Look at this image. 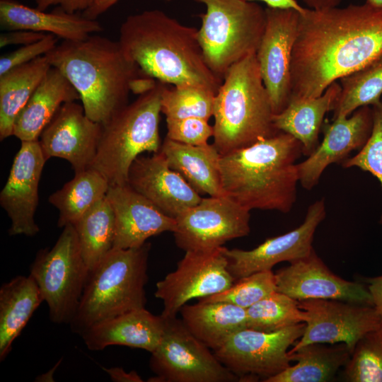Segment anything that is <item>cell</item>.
<instances>
[{"instance_id":"cell-1","label":"cell","mask_w":382,"mask_h":382,"mask_svg":"<svg viewBox=\"0 0 382 382\" xmlns=\"http://www.w3.org/2000/svg\"><path fill=\"white\" fill-rule=\"evenodd\" d=\"M382 57V9L364 3L300 13L291 59V96H321Z\"/></svg>"},{"instance_id":"cell-2","label":"cell","mask_w":382,"mask_h":382,"mask_svg":"<svg viewBox=\"0 0 382 382\" xmlns=\"http://www.w3.org/2000/svg\"><path fill=\"white\" fill-rule=\"evenodd\" d=\"M46 56L78 91L86 116L101 125L128 104L131 91L139 95L157 81L125 54L118 41L103 36L63 40Z\"/></svg>"},{"instance_id":"cell-3","label":"cell","mask_w":382,"mask_h":382,"mask_svg":"<svg viewBox=\"0 0 382 382\" xmlns=\"http://www.w3.org/2000/svg\"><path fill=\"white\" fill-rule=\"evenodd\" d=\"M125 54L147 76L175 86H195L216 93L223 79L207 64L198 29L154 9L130 15L120 28Z\"/></svg>"},{"instance_id":"cell-4","label":"cell","mask_w":382,"mask_h":382,"mask_svg":"<svg viewBox=\"0 0 382 382\" xmlns=\"http://www.w3.org/2000/svg\"><path fill=\"white\" fill-rule=\"evenodd\" d=\"M301 154V142L283 132L221 154L224 195L250 211L288 213L296 199L299 180L296 161Z\"/></svg>"},{"instance_id":"cell-5","label":"cell","mask_w":382,"mask_h":382,"mask_svg":"<svg viewBox=\"0 0 382 382\" xmlns=\"http://www.w3.org/2000/svg\"><path fill=\"white\" fill-rule=\"evenodd\" d=\"M256 54L233 64L214 96V145L220 154L248 146L279 131Z\"/></svg>"},{"instance_id":"cell-6","label":"cell","mask_w":382,"mask_h":382,"mask_svg":"<svg viewBox=\"0 0 382 382\" xmlns=\"http://www.w3.org/2000/svg\"><path fill=\"white\" fill-rule=\"evenodd\" d=\"M151 244L113 248L91 271L74 317L73 332L81 335L93 325L127 312L145 308L148 257Z\"/></svg>"},{"instance_id":"cell-7","label":"cell","mask_w":382,"mask_h":382,"mask_svg":"<svg viewBox=\"0 0 382 382\" xmlns=\"http://www.w3.org/2000/svg\"><path fill=\"white\" fill-rule=\"evenodd\" d=\"M166 84L156 81L153 87L102 125L90 168L100 173L110 185L127 184L130 167L141 154L160 151L158 124L161 93Z\"/></svg>"},{"instance_id":"cell-8","label":"cell","mask_w":382,"mask_h":382,"mask_svg":"<svg viewBox=\"0 0 382 382\" xmlns=\"http://www.w3.org/2000/svg\"><path fill=\"white\" fill-rule=\"evenodd\" d=\"M202 3L199 41L209 69L223 79L236 62L256 53L263 35L266 13L248 0H193Z\"/></svg>"},{"instance_id":"cell-9","label":"cell","mask_w":382,"mask_h":382,"mask_svg":"<svg viewBox=\"0 0 382 382\" xmlns=\"http://www.w3.org/2000/svg\"><path fill=\"white\" fill-rule=\"evenodd\" d=\"M90 274L72 224L63 228L54 246L40 250L30 265L54 323L69 324L75 316Z\"/></svg>"},{"instance_id":"cell-10","label":"cell","mask_w":382,"mask_h":382,"mask_svg":"<svg viewBox=\"0 0 382 382\" xmlns=\"http://www.w3.org/2000/svg\"><path fill=\"white\" fill-rule=\"evenodd\" d=\"M165 320L161 340L152 352L150 368L154 382H237L210 348L194 336L181 319Z\"/></svg>"},{"instance_id":"cell-11","label":"cell","mask_w":382,"mask_h":382,"mask_svg":"<svg viewBox=\"0 0 382 382\" xmlns=\"http://www.w3.org/2000/svg\"><path fill=\"white\" fill-rule=\"evenodd\" d=\"M305 326L301 323L274 332L246 328L214 352L240 381H256L260 378L265 381L291 365L288 349L301 338Z\"/></svg>"},{"instance_id":"cell-12","label":"cell","mask_w":382,"mask_h":382,"mask_svg":"<svg viewBox=\"0 0 382 382\" xmlns=\"http://www.w3.org/2000/svg\"><path fill=\"white\" fill-rule=\"evenodd\" d=\"M225 248L185 251L176 269L156 283L154 296L163 301L164 319L176 317L190 300L221 293L233 284Z\"/></svg>"},{"instance_id":"cell-13","label":"cell","mask_w":382,"mask_h":382,"mask_svg":"<svg viewBox=\"0 0 382 382\" xmlns=\"http://www.w3.org/2000/svg\"><path fill=\"white\" fill-rule=\"evenodd\" d=\"M250 217V210L226 195L202 197L175 219V243L185 252L219 248L248 236Z\"/></svg>"},{"instance_id":"cell-14","label":"cell","mask_w":382,"mask_h":382,"mask_svg":"<svg viewBox=\"0 0 382 382\" xmlns=\"http://www.w3.org/2000/svg\"><path fill=\"white\" fill-rule=\"evenodd\" d=\"M306 324L301 338L289 350L311 343H344L353 352L359 340L376 328L381 314L374 306L334 299L299 301Z\"/></svg>"},{"instance_id":"cell-15","label":"cell","mask_w":382,"mask_h":382,"mask_svg":"<svg viewBox=\"0 0 382 382\" xmlns=\"http://www.w3.org/2000/svg\"><path fill=\"white\" fill-rule=\"evenodd\" d=\"M265 13V30L255 54L276 115L286 107L291 96V59L300 12L267 6Z\"/></svg>"},{"instance_id":"cell-16","label":"cell","mask_w":382,"mask_h":382,"mask_svg":"<svg viewBox=\"0 0 382 382\" xmlns=\"http://www.w3.org/2000/svg\"><path fill=\"white\" fill-rule=\"evenodd\" d=\"M47 160L39 139L21 141L0 193V204L11 221L10 236H34L40 231L35 214L39 182Z\"/></svg>"},{"instance_id":"cell-17","label":"cell","mask_w":382,"mask_h":382,"mask_svg":"<svg viewBox=\"0 0 382 382\" xmlns=\"http://www.w3.org/2000/svg\"><path fill=\"white\" fill-rule=\"evenodd\" d=\"M325 214L324 199H321L309 206L303 222L297 228L270 238L252 250L226 248L228 271L237 280L257 272L272 270L279 262H290L308 256L313 250L316 230Z\"/></svg>"},{"instance_id":"cell-18","label":"cell","mask_w":382,"mask_h":382,"mask_svg":"<svg viewBox=\"0 0 382 382\" xmlns=\"http://www.w3.org/2000/svg\"><path fill=\"white\" fill-rule=\"evenodd\" d=\"M275 277L277 291L297 301L334 299L374 306L367 287L335 274L314 250L279 269Z\"/></svg>"},{"instance_id":"cell-19","label":"cell","mask_w":382,"mask_h":382,"mask_svg":"<svg viewBox=\"0 0 382 382\" xmlns=\"http://www.w3.org/2000/svg\"><path fill=\"white\" fill-rule=\"evenodd\" d=\"M102 125L88 117L82 105L63 104L42 130L39 142L47 159L66 160L74 172L90 168L96 156Z\"/></svg>"},{"instance_id":"cell-20","label":"cell","mask_w":382,"mask_h":382,"mask_svg":"<svg viewBox=\"0 0 382 382\" xmlns=\"http://www.w3.org/2000/svg\"><path fill=\"white\" fill-rule=\"evenodd\" d=\"M127 185L175 219L202 199L185 178L169 166L161 151L137 158L130 167Z\"/></svg>"},{"instance_id":"cell-21","label":"cell","mask_w":382,"mask_h":382,"mask_svg":"<svg viewBox=\"0 0 382 382\" xmlns=\"http://www.w3.org/2000/svg\"><path fill=\"white\" fill-rule=\"evenodd\" d=\"M373 126L372 108L363 106L348 117L338 116L325 128L324 138L308 158L296 164L302 187L311 190L330 164L344 161L355 149H361Z\"/></svg>"},{"instance_id":"cell-22","label":"cell","mask_w":382,"mask_h":382,"mask_svg":"<svg viewBox=\"0 0 382 382\" xmlns=\"http://www.w3.org/2000/svg\"><path fill=\"white\" fill-rule=\"evenodd\" d=\"M106 197L115 219L113 248L127 249L143 245L151 236L176 228V221L145 197L129 187L110 185Z\"/></svg>"},{"instance_id":"cell-23","label":"cell","mask_w":382,"mask_h":382,"mask_svg":"<svg viewBox=\"0 0 382 382\" xmlns=\"http://www.w3.org/2000/svg\"><path fill=\"white\" fill-rule=\"evenodd\" d=\"M165 320L145 308L133 310L97 323L81 337L87 348L100 351L111 345H122L154 352L159 345Z\"/></svg>"},{"instance_id":"cell-24","label":"cell","mask_w":382,"mask_h":382,"mask_svg":"<svg viewBox=\"0 0 382 382\" xmlns=\"http://www.w3.org/2000/svg\"><path fill=\"white\" fill-rule=\"evenodd\" d=\"M0 27L2 30H26L47 32L64 40L87 39L103 27L96 20L69 13L57 7L50 13L31 8L16 0H0Z\"/></svg>"},{"instance_id":"cell-25","label":"cell","mask_w":382,"mask_h":382,"mask_svg":"<svg viewBox=\"0 0 382 382\" xmlns=\"http://www.w3.org/2000/svg\"><path fill=\"white\" fill-rule=\"evenodd\" d=\"M80 99L69 81L52 66L17 115L13 135L22 141H35L61 106Z\"/></svg>"},{"instance_id":"cell-26","label":"cell","mask_w":382,"mask_h":382,"mask_svg":"<svg viewBox=\"0 0 382 382\" xmlns=\"http://www.w3.org/2000/svg\"><path fill=\"white\" fill-rule=\"evenodd\" d=\"M160 151L169 166L200 195H224L221 180V154L214 144L193 146L166 137Z\"/></svg>"},{"instance_id":"cell-27","label":"cell","mask_w":382,"mask_h":382,"mask_svg":"<svg viewBox=\"0 0 382 382\" xmlns=\"http://www.w3.org/2000/svg\"><path fill=\"white\" fill-rule=\"evenodd\" d=\"M341 86L332 83L319 97L290 100L286 107L273 117L274 127L299 140L303 155L310 156L319 145L318 136L324 117L333 110Z\"/></svg>"},{"instance_id":"cell-28","label":"cell","mask_w":382,"mask_h":382,"mask_svg":"<svg viewBox=\"0 0 382 382\" xmlns=\"http://www.w3.org/2000/svg\"><path fill=\"white\" fill-rule=\"evenodd\" d=\"M188 330L214 351L236 332L247 328L246 309L226 302L185 304L180 310Z\"/></svg>"},{"instance_id":"cell-29","label":"cell","mask_w":382,"mask_h":382,"mask_svg":"<svg viewBox=\"0 0 382 382\" xmlns=\"http://www.w3.org/2000/svg\"><path fill=\"white\" fill-rule=\"evenodd\" d=\"M44 301L32 276H17L0 288V360L11 350L12 344L35 311Z\"/></svg>"},{"instance_id":"cell-30","label":"cell","mask_w":382,"mask_h":382,"mask_svg":"<svg viewBox=\"0 0 382 382\" xmlns=\"http://www.w3.org/2000/svg\"><path fill=\"white\" fill-rule=\"evenodd\" d=\"M295 362L265 382H326L348 362L352 352L344 343H311L288 352Z\"/></svg>"},{"instance_id":"cell-31","label":"cell","mask_w":382,"mask_h":382,"mask_svg":"<svg viewBox=\"0 0 382 382\" xmlns=\"http://www.w3.org/2000/svg\"><path fill=\"white\" fill-rule=\"evenodd\" d=\"M52 65L45 55L0 76V140L13 135L15 120Z\"/></svg>"},{"instance_id":"cell-32","label":"cell","mask_w":382,"mask_h":382,"mask_svg":"<svg viewBox=\"0 0 382 382\" xmlns=\"http://www.w3.org/2000/svg\"><path fill=\"white\" fill-rule=\"evenodd\" d=\"M109 187L108 180L93 168L76 172L71 180L48 198L49 202L59 211L58 227L74 224L106 196Z\"/></svg>"},{"instance_id":"cell-33","label":"cell","mask_w":382,"mask_h":382,"mask_svg":"<svg viewBox=\"0 0 382 382\" xmlns=\"http://www.w3.org/2000/svg\"><path fill=\"white\" fill-rule=\"evenodd\" d=\"M83 258L91 272L113 249L115 219L106 196L74 224Z\"/></svg>"},{"instance_id":"cell-34","label":"cell","mask_w":382,"mask_h":382,"mask_svg":"<svg viewBox=\"0 0 382 382\" xmlns=\"http://www.w3.org/2000/svg\"><path fill=\"white\" fill-rule=\"evenodd\" d=\"M341 91L333 109V118L348 117L363 106L381 101L382 57L364 68L340 79Z\"/></svg>"},{"instance_id":"cell-35","label":"cell","mask_w":382,"mask_h":382,"mask_svg":"<svg viewBox=\"0 0 382 382\" xmlns=\"http://www.w3.org/2000/svg\"><path fill=\"white\" fill-rule=\"evenodd\" d=\"M247 328L263 332L281 330L304 323L299 301L274 291L246 309Z\"/></svg>"},{"instance_id":"cell-36","label":"cell","mask_w":382,"mask_h":382,"mask_svg":"<svg viewBox=\"0 0 382 382\" xmlns=\"http://www.w3.org/2000/svg\"><path fill=\"white\" fill-rule=\"evenodd\" d=\"M215 95L212 91L195 86L168 88L166 84L161 93V112L166 119L199 117L209 120L213 116Z\"/></svg>"},{"instance_id":"cell-37","label":"cell","mask_w":382,"mask_h":382,"mask_svg":"<svg viewBox=\"0 0 382 382\" xmlns=\"http://www.w3.org/2000/svg\"><path fill=\"white\" fill-rule=\"evenodd\" d=\"M344 368L347 381L382 382V314L377 327L359 340Z\"/></svg>"},{"instance_id":"cell-38","label":"cell","mask_w":382,"mask_h":382,"mask_svg":"<svg viewBox=\"0 0 382 382\" xmlns=\"http://www.w3.org/2000/svg\"><path fill=\"white\" fill-rule=\"evenodd\" d=\"M276 291L275 273L263 270L238 279L228 289L199 301L226 302L247 309Z\"/></svg>"},{"instance_id":"cell-39","label":"cell","mask_w":382,"mask_h":382,"mask_svg":"<svg viewBox=\"0 0 382 382\" xmlns=\"http://www.w3.org/2000/svg\"><path fill=\"white\" fill-rule=\"evenodd\" d=\"M372 115V130L368 140L357 154L342 162V166L357 167L369 172L382 188V100L373 105ZM379 223L382 224V213Z\"/></svg>"},{"instance_id":"cell-40","label":"cell","mask_w":382,"mask_h":382,"mask_svg":"<svg viewBox=\"0 0 382 382\" xmlns=\"http://www.w3.org/2000/svg\"><path fill=\"white\" fill-rule=\"evenodd\" d=\"M166 137L173 141L193 146L208 144L214 135V128L208 120L199 117L166 119Z\"/></svg>"},{"instance_id":"cell-41","label":"cell","mask_w":382,"mask_h":382,"mask_svg":"<svg viewBox=\"0 0 382 382\" xmlns=\"http://www.w3.org/2000/svg\"><path fill=\"white\" fill-rule=\"evenodd\" d=\"M57 41V36L48 33L39 41L22 45L18 49L2 55L0 58V76L16 66L45 55L56 47Z\"/></svg>"},{"instance_id":"cell-42","label":"cell","mask_w":382,"mask_h":382,"mask_svg":"<svg viewBox=\"0 0 382 382\" xmlns=\"http://www.w3.org/2000/svg\"><path fill=\"white\" fill-rule=\"evenodd\" d=\"M46 35L26 30H9L0 35V47L11 45H28L39 41Z\"/></svg>"},{"instance_id":"cell-43","label":"cell","mask_w":382,"mask_h":382,"mask_svg":"<svg viewBox=\"0 0 382 382\" xmlns=\"http://www.w3.org/2000/svg\"><path fill=\"white\" fill-rule=\"evenodd\" d=\"M97 0H36V8L45 11L52 6H58L69 13L85 11L91 8Z\"/></svg>"},{"instance_id":"cell-44","label":"cell","mask_w":382,"mask_h":382,"mask_svg":"<svg viewBox=\"0 0 382 382\" xmlns=\"http://www.w3.org/2000/svg\"><path fill=\"white\" fill-rule=\"evenodd\" d=\"M115 382H142L144 380L135 371H125L122 367H112L103 369Z\"/></svg>"},{"instance_id":"cell-45","label":"cell","mask_w":382,"mask_h":382,"mask_svg":"<svg viewBox=\"0 0 382 382\" xmlns=\"http://www.w3.org/2000/svg\"><path fill=\"white\" fill-rule=\"evenodd\" d=\"M368 289L371 295L376 310L382 314V275L366 279Z\"/></svg>"},{"instance_id":"cell-46","label":"cell","mask_w":382,"mask_h":382,"mask_svg":"<svg viewBox=\"0 0 382 382\" xmlns=\"http://www.w3.org/2000/svg\"><path fill=\"white\" fill-rule=\"evenodd\" d=\"M119 0H97L91 8L83 11L82 15L87 18L96 20L99 16L108 11Z\"/></svg>"},{"instance_id":"cell-47","label":"cell","mask_w":382,"mask_h":382,"mask_svg":"<svg viewBox=\"0 0 382 382\" xmlns=\"http://www.w3.org/2000/svg\"><path fill=\"white\" fill-rule=\"evenodd\" d=\"M248 1H261L265 2L268 7L280 8H294L301 13L304 10L296 0H248Z\"/></svg>"},{"instance_id":"cell-48","label":"cell","mask_w":382,"mask_h":382,"mask_svg":"<svg viewBox=\"0 0 382 382\" xmlns=\"http://www.w3.org/2000/svg\"><path fill=\"white\" fill-rule=\"evenodd\" d=\"M308 8L320 10L337 6L341 0H303Z\"/></svg>"},{"instance_id":"cell-49","label":"cell","mask_w":382,"mask_h":382,"mask_svg":"<svg viewBox=\"0 0 382 382\" xmlns=\"http://www.w3.org/2000/svg\"><path fill=\"white\" fill-rule=\"evenodd\" d=\"M60 364V361H59L53 369L49 371L50 374L48 372L44 374L43 375H41L37 378V381H50V376L53 377L54 373L56 370V368L57 366Z\"/></svg>"},{"instance_id":"cell-50","label":"cell","mask_w":382,"mask_h":382,"mask_svg":"<svg viewBox=\"0 0 382 382\" xmlns=\"http://www.w3.org/2000/svg\"><path fill=\"white\" fill-rule=\"evenodd\" d=\"M365 3L371 7L382 9V0H366Z\"/></svg>"}]
</instances>
